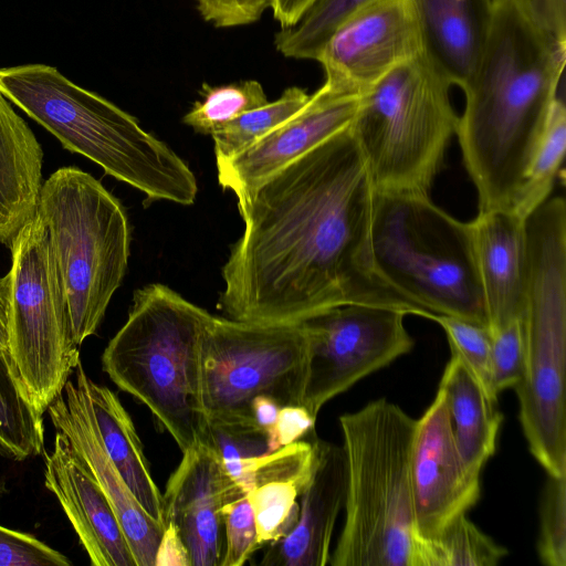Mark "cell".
Listing matches in <instances>:
<instances>
[{
  "instance_id": "42",
  "label": "cell",
  "mask_w": 566,
  "mask_h": 566,
  "mask_svg": "<svg viewBox=\"0 0 566 566\" xmlns=\"http://www.w3.org/2000/svg\"><path fill=\"white\" fill-rule=\"evenodd\" d=\"M281 406L276 400L266 395L256 396L251 402V419L253 427L266 434L269 452H272L273 429Z\"/></svg>"
},
{
  "instance_id": "5",
  "label": "cell",
  "mask_w": 566,
  "mask_h": 566,
  "mask_svg": "<svg viewBox=\"0 0 566 566\" xmlns=\"http://www.w3.org/2000/svg\"><path fill=\"white\" fill-rule=\"evenodd\" d=\"M206 310L170 287L136 290L125 324L102 355L103 370L123 391L143 402L181 452L203 440L200 358Z\"/></svg>"
},
{
  "instance_id": "40",
  "label": "cell",
  "mask_w": 566,
  "mask_h": 566,
  "mask_svg": "<svg viewBox=\"0 0 566 566\" xmlns=\"http://www.w3.org/2000/svg\"><path fill=\"white\" fill-rule=\"evenodd\" d=\"M315 421L316 418L302 406L281 407L273 429L272 450L300 440L314 429Z\"/></svg>"
},
{
  "instance_id": "21",
  "label": "cell",
  "mask_w": 566,
  "mask_h": 566,
  "mask_svg": "<svg viewBox=\"0 0 566 566\" xmlns=\"http://www.w3.org/2000/svg\"><path fill=\"white\" fill-rule=\"evenodd\" d=\"M423 53L461 88L474 74L492 23V0H412Z\"/></svg>"
},
{
  "instance_id": "4",
  "label": "cell",
  "mask_w": 566,
  "mask_h": 566,
  "mask_svg": "<svg viewBox=\"0 0 566 566\" xmlns=\"http://www.w3.org/2000/svg\"><path fill=\"white\" fill-rule=\"evenodd\" d=\"M416 421L379 398L339 417L345 522L332 566H418L411 452Z\"/></svg>"
},
{
  "instance_id": "41",
  "label": "cell",
  "mask_w": 566,
  "mask_h": 566,
  "mask_svg": "<svg viewBox=\"0 0 566 566\" xmlns=\"http://www.w3.org/2000/svg\"><path fill=\"white\" fill-rule=\"evenodd\" d=\"M154 566H191L187 545L172 522L165 524Z\"/></svg>"
},
{
  "instance_id": "10",
  "label": "cell",
  "mask_w": 566,
  "mask_h": 566,
  "mask_svg": "<svg viewBox=\"0 0 566 566\" xmlns=\"http://www.w3.org/2000/svg\"><path fill=\"white\" fill-rule=\"evenodd\" d=\"M304 324H263L211 316L202 339L200 403L207 424L252 428L251 402L266 395L301 406L307 375Z\"/></svg>"
},
{
  "instance_id": "20",
  "label": "cell",
  "mask_w": 566,
  "mask_h": 566,
  "mask_svg": "<svg viewBox=\"0 0 566 566\" xmlns=\"http://www.w3.org/2000/svg\"><path fill=\"white\" fill-rule=\"evenodd\" d=\"M315 459L311 478L300 495L293 530L270 544L262 566H325L332 536L346 494V463L342 447L313 439Z\"/></svg>"
},
{
  "instance_id": "33",
  "label": "cell",
  "mask_w": 566,
  "mask_h": 566,
  "mask_svg": "<svg viewBox=\"0 0 566 566\" xmlns=\"http://www.w3.org/2000/svg\"><path fill=\"white\" fill-rule=\"evenodd\" d=\"M430 319L444 331L451 355L459 357L488 395L497 400L491 382L490 329L484 325L449 315L432 314Z\"/></svg>"
},
{
  "instance_id": "8",
  "label": "cell",
  "mask_w": 566,
  "mask_h": 566,
  "mask_svg": "<svg viewBox=\"0 0 566 566\" xmlns=\"http://www.w3.org/2000/svg\"><path fill=\"white\" fill-rule=\"evenodd\" d=\"M451 86L422 53L361 94L349 128L375 191L429 193L457 132Z\"/></svg>"
},
{
  "instance_id": "16",
  "label": "cell",
  "mask_w": 566,
  "mask_h": 566,
  "mask_svg": "<svg viewBox=\"0 0 566 566\" xmlns=\"http://www.w3.org/2000/svg\"><path fill=\"white\" fill-rule=\"evenodd\" d=\"M241 493L211 444L200 441L182 452L163 494L164 517L165 524L177 526L191 566H220L224 547L222 507Z\"/></svg>"
},
{
  "instance_id": "31",
  "label": "cell",
  "mask_w": 566,
  "mask_h": 566,
  "mask_svg": "<svg viewBox=\"0 0 566 566\" xmlns=\"http://www.w3.org/2000/svg\"><path fill=\"white\" fill-rule=\"evenodd\" d=\"M201 99L195 102L182 122L202 134H213L242 114L268 103L258 81L211 86L203 84Z\"/></svg>"
},
{
  "instance_id": "25",
  "label": "cell",
  "mask_w": 566,
  "mask_h": 566,
  "mask_svg": "<svg viewBox=\"0 0 566 566\" xmlns=\"http://www.w3.org/2000/svg\"><path fill=\"white\" fill-rule=\"evenodd\" d=\"M43 413L36 409L10 355L0 348V453L14 461L44 449Z\"/></svg>"
},
{
  "instance_id": "18",
  "label": "cell",
  "mask_w": 566,
  "mask_h": 566,
  "mask_svg": "<svg viewBox=\"0 0 566 566\" xmlns=\"http://www.w3.org/2000/svg\"><path fill=\"white\" fill-rule=\"evenodd\" d=\"M44 481L60 502L93 566H136L119 521L83 457L56 431L44 453Z\"/></svg>"
},
{
  "instance_id": "9",
  "label": "cell",
  "mask_w": 566,
  "mask_h": 566,
  "mask_svg": "<svg viewBox=\"0 0 566 566\" xmlns=\"http://www.w3.org/2000/svg\"><path fill=\"white\" fill-rule=\"evenodd\" d=\"M36 213L50 240L77 346L94 335L125 276L130 247L126 211L96 178L61 167L42 184Z\"/></svg>"
},
{
  "instance_id": "2",
  "label": "cell",
  "mask_w": 566,
  "mask_h": 566,
  "mask_svg": "<svg viewBox=\"0 0 566 566\" xmlns=\"http://www.w3.org/2000/svg\"><path fill=\"white\" fill-rule=\"evenodd\" d=\"M566 43L511 0H492L480 63L462 87L455 136L479 210L510 208L544 132L565 66Z\"/></svg>"
},
{
  "instance_id": "19",
  "label": "cell",
  "mask_w": 566,
  "mask_h": 566,
  "mask_svg": "<svg viewBox=\"0 0 566 566\" xmlns=\"http://www.w3.org/2000/svg\"><path fill=\"white\" fill-rule=\"evenodd\" d=\"M526 219L512 208L479 210L469 222L491 334L522 319L526 289Z\"/></svg>"
},
{
  "instance_id": "44",
  "label": "cell",
  "mask_w": 566,
  "mask_h": 566,
  "mask_svg": "<svg viewBox=\"0 0 566 566\" xmlns=\"http://www.w3.org/2000/svg\"><path fill=\"white\" fill-rule=\"evenodd\" d=\"M10 298V274L9 272L0 277V348L9 354L8 350V310ZM10 355V354H9Z\"/></svg>"
},
{
  "instance_id": "28",
  "label": "cell",
  "mask_w": 566,
  "mask_h": 566,
  "mask_svg": "<svg viewBox=\"0 0 566 566\" xmlns=\"http://www.w3.org/2000/svg\"><path fill=\"white\" fill-rule=\"evenodd\" d=\"M311 474L264 479L248 493L261 547L280 541L293 530L300 511L297 499Z\"/></svg>"
},
{
  "instance_id": "14",
  "label": "cell",
  "mask_w": 566,
  "mask_h": 566,
  "mask_svg": "<svg viewBox=\"0 0 566 566\" xmlns=\"http://www.w3.org/2000/svg\"><path fill=\"white\" fill-rule=\"evenodd\" d=\"M360 96L323 83L302 108L269 134L240 153L216 160L218 181L237 196L239 212L264 180L350 126Z\"/></svg>"
},
{
  "instance_id": "37",
  "label": "cell",
  "mask_w": 566,
  "mask_h": 566,
  "mask_svg": "<svg viewBox=\"0 0 566 566\" xmlns=\"http://www.w3.org/2000/svg\"><path fill=\"white\" fill-rule=\"evenodd\" d=\"M71 560L35 536L0 525V566H70Z\"/></svg>"
},
{
  "instance_id": "3",
  "label": "cell",
  "mask_w": 566,
  "mask_h": 566,
  "mask_svg": "<svg viewBox=\"0 0 566 566\" xmlns=\"http://www.w3.org/2000/svg\"><path fill=\"white\" fill-rule=\"evenodd\" d=\"M0 92L50 132L65 149L136 188L150 201L193 203L197 179L189 166L137 119L56 67L31 63L0 69Z\"/></svg>"
},
{
  "instance_id": "26",
  "label": "cell",
  "mask_w": 566,
  "mask_h": 566,
  "mask_svg": "<svg viewBox=\"0 0 566 566\" xmlns=\"http://www.w3.org/2000/svg\"><path fill=\"white\" fill-rule=\"evenodd\" d=\"M566 148V107L563 96L555 97L547 122L527 167L512 208L523 219L547 200Z\"/></svg>"
},
{
  "instance_id": "22",
  "label": "cell",
  "mask_w": 566,
  "mask_h": 566,
  "mask_svg": "<svg viewBox=\"0 0 566 566\" xmlns=\"http://www.w3.org/2000/svg\"><path fill=\"white\" fill-rule=\"evenodd\" d=\"M43 150L25 120L0 92V243L11 247L35 214Z\"/></svg>"
},
{
  "instance_id": "27",
  "label": "cell",
  "mask_w": 566,
  "mask_h": 566,
  "mask_svg": "<svg viewBox=\"0 0 566 566\" xmlns=\"http://www.w3.org/2000/svg\"><path fill=\"white\" fill-rule=\"evenodd\" d=\"M506 555L505 547L462 514L439 534L421 538L418 566H494Z\"/></svg>"
},
{
  "instance_id": "35",
  "label": "cell",
  "mask_w": 566,
  "mask_h": 566,
  "mask_svg": "<svg viewBox=\"0 0 566 566\" xmlns=\"http://www.w3.org/2000/svg\"><path fill=\"white\" fill-rule=\"evenodd\" d=\"M222 513L224 547L220 566H243L261 547L248 494L228 502Z\"/></svg>"
},
{
  "instance_id": "23",
  "label": "cell",
  "mask_w": 566,
  "mask_h": 566,
  "mask_svg": "<svg viewBox=\"0 0 566 566\" xmlns=\"http://www.w3.org/2000/svg\"><path fill=\"white\" fill-rule=\"evenodd\" d=\"M74 374L87 396L105 452L140 506L165 526L163 493L153 479L142 440L129 413L114 391L92 380L82 363Z\"/></svg>"
},
{
  "instance_id": "36",
  "label": "cell",
  "mask_w": 566,
  "mask_h": 566,
  "mask_svg": "<svg viewBox=\"0 0 566 566\" xmlns=\"http://www.w3.org/2000/svg\"><path fill=\"white\" fill-rule=\"evenodd\" d=\"M491 382L496 396L515 387L524 373V327L516 319L491 334Z\"/></svg>"
},
{
  "instance_id": "6",
  "label": "cell",
  "mask_w": 566,
  "mask_h": 566,
  "mask_svg": "<svg viewBox=\"0 0 566 566\" xmlns=\"http://www.w3.org/2000/svg\"><path fill=\"white\" fill-rule=\"evenodd\" d=\"M524 373L514 387L520 421L535 460L566 476V205L544 201L526 219Z\"/></svg>"
},
{
  "instance_id": "34",
  "label": "cell",
  "mask_w": 566,
  "mask_h": 566,
  "mask_svg": "<svg viewBox=\"0 0 566 566\" xmlns=\"http://www.w3.org/2000/svg\"><path fill=\"white\" fill-rule=\"evenodd\" d=\"M539 512V558L548 566H566V476L548 475Z\"/></svg>"
},
{
  "instance_id": "43",
  "label": "cell",
  "mask_w": 566,
  "mask_h": 566,
  "mask_svg": "<svg viewBox=\"0 0 566 566\" xmlns=\"http://www.w3.org/2000/svg\"><path fill=\"white\" fill-rule=\"evenodd\" d=\"M316 0H272L271 9L281 29L294 25Z\"/></svg>"
},
{
  "instance_id": "13",
  "label": "cell",
  "mask_w": 566,
  "mask_h": 566,
  "mask_svg": "<svg viewBox=\"0 0 566 566\" xmlns=\"http://www.w3.org/2000/svg\"><path fill=\"white\" fill-rule=\"evenodd\" d=\"M423 53L412 0H373L349 14L331 34L315 61L324 83L361 95L397 66Z\"/></svg>"
},
{
  "instance_id": "39",
  "label": "cell",
  "mask_w": 566,
  "mask_h": 566,
  "mask_svg": "<svg viewBox=\"0 0 566 566\" xmlns=\"http://www.w3.org/2000/svg\"><path fill=\"white\" fill-rule=\"evenodd\" d=\"M537 27L566 43V6L559 0H511Z\"/></svg>"
},
{
  "instance_id": "30",
  "label": "cell",
  "mask_w": 566,
  "mask_h": 566,
  "mask_svg": "<svg viewBox=\"0 0 566 566\" xmlns=\"http://www.w3.org/2000/svg\"><path fill=\"white\" fill-rule=\"evenodd\" d=\"M373 0H316L292 27L275 35L276 50L285 57L316 60L335 29L354 11Z\"/></svg>"
},
{
  "instance_id": "12",
  "label": "cell",
  "mask_w": 566,
  "mask_h": 566,
  "mask_svg": "<svg viewBox=\"0 0 566 566\" xmlns=\"http://www.w3.org/2000/svg\"><path fill=\"white\" fill-rule=\"evenodd\" d=\"M406 315L396 307L346 304L303 321L308 358L301 406L316 418L331 399L409 353L415 343Z\"/></svg>"
},
{
  "instance_id": "29",
  "label": "cell",
  "mask_w": 566,
  "mask_h": 566,
  "mask_svg": "<svg viewBox=\"0 0 566 566\" xmlns=\"http://www.w3.org/2000/svg\"><path fill=\"white\" fill-rule=\"evenodd\" d=\"M301 87H289L282 95L253 108L211 134L216 160L229 158L259 140L291 117L308 101Z\"/></svg>"
},
{
  "instance_id": "1",
  "label": "cell",
  "mask_w": 566,
  "mask_h": 566,
  "mask_svg": "<svg viewBox=\"0 0 566 566\" xmlns=\"http://www.w3.org/2000/svg\"><path fill=\"white\" fill-rule=\"evenodd\" d=\"M375 192L349 126L269 177L240 212L245 227L222 268L218 307L263 324L346 304L420 316L375 269Z\"/></svg>"
},
{
  "instance_id": "15",
  "label": "cell",
  "mask_w": 566,
  "mask_h": 566,
  "mask_svg": "<svg viewBox=\"0 0 566 566\" xmlns=\"http://www.w3.org/2000/svg\"><path fill=\"white\" fill-rule=\"evenodd\" d=\"M411 489L416 528L426 538L465 514L481 495L480 475L468 470L459 452L441 388L416 421Z\"/></svg>"
},
{
  "instance_id": "24",
  "label": "cell",
  "mask_w": 566,
  "mask_h": 566,
  "mask_svg": "<svg viewBox=\"0 0 566 566\" xmlns=\"http://www.w3.org/2000/svg\"><path fill=\"white\" fill-rule=\"evenodd\" d=\"M439 388L444 392L457 447L468 470L480 475L494 454L503 416L463 361L451 355Z\"/></svg>"
},
{
  "instance_id": "38",
  "label": "cell",
  "mask_w": 566,
  "mask_h": 566,
  "mask_svg": "<svg viewBox=\"0 0 566 566\" xmlns=\"http://www.w3.org/2000/svg\"><path fill=\"white\" fill-rule=\"evenodd\" d=\"M201 17L218 28L255 22L271 8L272 0H196Z\"/></svg>"
},
{
  "instance_id": "11",
  "label": "cell",
  "mask_w": 566,
  "mask_h": 566,
  "mask_svg": "<svg viewBox=\"0 0 566 566\" xmlns=\"http://www.w3.org/2000/svg\"><path fill=\"white\" fill-rule=\"evenodd\" d=\"M8 350L39 411L62 395L81 363L46 228L35 214L10 247Z\"/></svg>"
},
{
  "instance_id": "7",
  "label": "cell",
  "mask_w": 566,
  "mask_h": 566,
  "mask_svg": "<svg viewBox=\"0 0 566 566\" xmlns=\"http://www.w3.org/2000/svg\"><path fill=\"white\" fill-rule=\"evenodd\" d=\"M371 252L378 275L421 317L449 315L488 327L469 222L422 192H375Z\"/></svg>"
},
{
  "instance_id": "32",
  "label": "cell",
  "mask_w": 566,
  "mask_h": 566,
  "mask_svg": "<svg viewBox=\"0 0 566 566\" xmlns=\"http://www.w3.org/2000/svg\"><path fill=\"white\" fill-rule=\"evenodd\" d=\"M202 441L214 448L228 475L248 494L254 486L259 457L269 452L266 434L252 428L207 424Z\"/></svg>"
},
{
  "instance_id": "17",
  "label": "cell",
  "mask_w": 566,
  "mask_h": 566,
  "mask_svg": "<svg viewBox=\"0 0 566 566\" xmlns=\"http://www.w3.org/2000/svg\"><path fill=\"white\" fill-rule=\"evenodd\" d=\"M56 431L83 457L109 501L126 536L136 566H154L165 526L140 506L108 458L81 382L69 379L61 396L46 409Z\"/></svg>"
}]
</instances>
